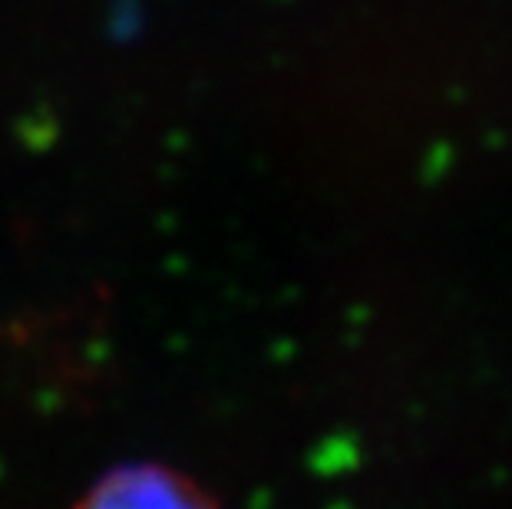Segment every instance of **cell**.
<instances>
[{
	"label": "cell",
	"mask_w": 512,
	"mask_h": 509,
	"mask_svg": "<svg viewBox=\"0 0 512 509\" xmlns=\"http://www.w3.org/2000/svg\"><path fill=\"white\" fill-rule=\"evenodd\" d=\"M90 509H199V506L185 493H179L172 483L143 476V480H126L103 490Z\"/></svg>",
	"instance_id": "cell-1"
}]
</instances>
